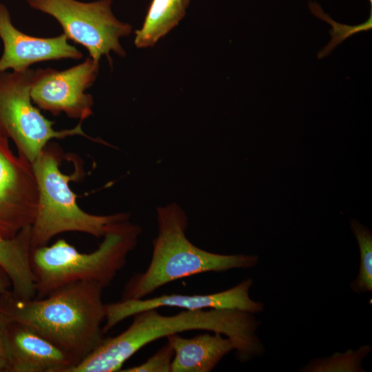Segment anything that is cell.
Listing matches in <instances>:
<instances>
[{"mask_svg":"<svg viewBox=\"0 0 372 372\" xmlns=\"http://www.w3.org/2000/svg\"><path fill=\"white\" fill-rule=\"evenodd\" d=\"M130 327L100 344L70 372H116L146 344L163 337L192 330L219 333L234 344L236 358L247 362L265 353L256 334L260 322L254 313L236 309H205L163 316L156 309L138 312Z\"/></svg>","mask_w":372,"mask_h":372,"instance_id":"cell-1","label":"cell"},{"mask_svg":"<svg viewBox=\"0 0 372 372\" xmlns=\"http://www.w3.org/2000/svg\"><path fill=\"white\" fill-rule=\"evenodd\" d=\"M103 289L96 282H76L44 298L29 300L17 298L10 291L6 294V309L12 322L47 339L69 355L76 366L104 338Z\"/></svg>","mask_w":372,"mask_h":372,"instance_id":"cell-2","label":"cell"},{"mask_svg":"<svg viewBox=\"0 0 372 372\" xmlns=\"http://www.w3.org/2000/svg\"><path fill=\"white\" fill-rule=\"evenodd\" d=\"M158 234L154 239L147 269L132 276L125 285L121 300L143 299L161 287L183 278L210 271L249 269L256 254H220L195 246L186 236L188 218L176 203L156 209Z\"/></svg>","mask_w":372,"mask_h":372,"instance_id":"cell-3","label":"cell"},{"mask_svg":"<svg viewBox=\"0 0 372 372\" xmlns=\"http://www.w3.org/2000/svg\"><path fill=\"white\" fill-rule=\"evenodd\" d=\"M141 227L129 220L118 223L90 253L79 251L65 239L32 250L30 265L35 280L34 298L76 282H96L104 288L113 281L137 245Z\"/></svg>","mask_w":372,"mask_h":372,"instance_id":"cell-4","label":"cell"},{"mask_svg":"<svg viewBox=\"0 0 372 372\" xmlns=\"http://www.w3.org/2000/svg\"><path fill=\"white\" fill-rule=\"evenodd\" d=\"M60 164L58 149L47 145L32 164L38 187L37 209L32 225V250L48 245L53 237L64 232H83L101 238L118 223L130 218L127 213L100 216L83 211L69 185L76 173L64 174Z\"/></svg>","mask_w":372,"mask_h":372,"instance_id":"cell-5","label":"cell"},{"mask_svg":"<svg viewBox=\"0 0 372 372\" xmlns=\"http://www.w3.org/2000/svg\"><path fill=\"white\" fill-rule=\"evenodd\" d=\"M33 70L0 73V130L15 144L18 154L31 164L53 138L81 135L91 139L78 125L56 131L54 122L46 118L33 105L30 90Z\"/></svg>","mask_w":372,"mask_h":372,"instance_id":"cell-6","label":"cell"},{"mask_svg":"<svg viewBox=\"0 0 372 372\" xmlns=\"http://www.w3.org/2000/svg\"><path fill=\"white\" fill-rule=\"evenodd\" d=\"M28 5L54 18L70 40L85 48L90 57L103 56L112 65L110 52L125 57L120 39L129 36L132 26L119 21L111 9L112 0L81 2L76 0H26Z\"/></svg>","mask_w":372,"mask_h":372,"instance_id":"cell-7","label":"cell"},{"mask_svg":"<svg viewBox=\"0 0 372 372\" xmlns=\"http://www.w3.org/2000/svg\"><path fill=\"white\" fill-rule=\"evenodd\" d=\"M99 71V61L90 56L61 71L50 68L34 70L30 90L32 103L54 116L63 112L83 121L93 114V98L85 91L96 81Z\"/></svg>","mask_w":372,"mask_h":372,"instance_id":"cell-8","label":"cell"},{"mask_svg":"<svg viewBox=\"0 0 372 372\" xmlns=\"http://www.w3.org/2000/svg\"><path fill=\"white\" fill-rule=\"evenodd\" d=\"M0 130V238H10L34 220L38 187L32 164L15 155Z\"/></svg>","mask_w":372,"mask_h":372,"instance_id":"cell-9","label":"cell"},{"mask_svg":"<svg viewBox=\"0 0 372 372\" xmlns=\"http://www.w3.org/2000/svg\"><path fill=\"white\" fill-rule=\"evenodd\" d=\"M247 278L227 290L205 295H163L152 298L121 300L105 304L106 315L103 327L104 333L123 320L134 314L162 307H178L189 311L205 309H236L254 314L262 312L265 304L252 300L249 291L253 285Z\"/></svg>","mask_w":372,"mask_h":372,"instance_id":"cell-10","label":"cell"},{"mask_svg":"<svg viewBox=\"0 0 372 372\" xmlns=\"http://www.w3.org/2000/svg\"><path fill=\"white\" fill-rule=\"evenodd\" d=\"M0 39L3 51L0 58V73L12 69L22 72L39 62L71 59L79 60L83 54L68 42L63 33L41 38L26 34L12 24L6 6L0 3Z\"/></svg>","mask_w":372,"mask_h":372,"instance_id":"cell-11","label":"cell"},{"mask_svg":"<svg viewBox=\"0 0 372 372\" xmlns=\"http://www.w3.org/2000/svg\"><path fill=\"white\" fill-rule=\"evenodd\" d=\"M9 372H69L75 366L64 351L28 327H8Z\"/></svg>","mask_w":372,"mask_h":372,"instance_id":"cell-12","label":"cell"},{"mask_svg":"<svg viewBox=\"0 0 372 372\" xmlns=\"http://www.w3.org/2000/svg\"><path fill=\"white\" fill-rule=\"evenodd\" d=\"M166 338L174 352L171 372H210L235 349L229 338L215 332L189 339L178 333Z\"/></svg>","mask_w":372,"mask_h":372,"instance_id":"cell-13","label":"cell"},{"mask_svg":"<svg viewBox=\"0 0 372 372\" xmlns=\"http://www.w3.org/2000/svg\"><path fill=\"white\" fill-rule=\"evenodd\" d=\"M32 225L10 238H0V266L8 275L12 293L17 298H34L35 280L30 265Z\"/></svg>","mask_w":372,"mask_h":372,"instance_id":"cell-14","label":"cell"},{"mask_svg":"<svg viewBox=\"0 0 372 372\" xmlns=\"http://www.w3.org/2000/svg\"><path fill=\"white\" fill-rule=\"evenodd\" d=\"M189 0H152L141 29L134 32L138 48L154 46L183 19Z\"/></svg>","mask_w":372,"mask_h":372,"instance_id":"cell-15","label":"cell"},{"mask_svg":"<svg viewBox=\"0 0 372 372\" xmlns=\"http://www.w3.org/2000/svg\"><path fill=\"white\" fill-rule=\"evenodd\" d=\"M351 229L360 250L358 274L350 284L351 289L356 293L372 291V233L358 220L352 219Z\"/></svg>","mask_w":372,"mask_h":372,"instance_id":"cell-16","label":"cell"},{"mask_svg":"<svg viewBox=\"0 0 372 372\" xmlns=\"http://www.w3.org/2000/svg\"><path fill=\"white\" fill-rule=\"evenodd\" d=\"M370 345L364 344L358 349H349L344 353H335L329 358L311 360L299 370L303 372H360L364 371L362 361L371 351Z\"/></svg>","mask_w":372,"mask_h":372,"instance_id":"cell-17","label":"cell"},{"mask_svg":"<svg viewBox=\"0 0 372 372\" xmlns=\"http://www.w3.org/2000/svg\"><path fill=\"white\" fill-rule=\"evenodd\" d=\"M309 7L311 12L318 18L329 23L332 26L329 30L331 37L330 42L318 53L319 59L327 56L334 48L342 43L345 39L351 35L362 32L369 31L372 28V14H371L366 22L355 25H348L340 24L333 21L328 14H324L320 6L316 3H310Z\"/></svg>","mask_w":372,"mask_h":372,"instance_id":"cell-18","label":"cell"},{"mask_svg":"<svg viewBox=\"0 0 372 372\" xmlns=\"http://www.w3.org/2000/svg\"><path fill=\"white\" fill-rule=\"evenodd\" d=\"M174 352L167 343L145 362L129 367L120 371L123 372H171L172 362Z\"/></svg>","mask_w":372,"mask_h":372,"instance_id":"cell-19","label":"cell"},{"mask_svg":"<svg viewBox=\"0 0 372 372\" xmlns=\"http://www.w3.org/2000/svg\"><path fill=\"white\" fill-rule=\"evenodd\" d=\"M6 294L0 293V372H9L8 327L12 321L6 309Z\"/></svg>","mask_w":372,"mask_h":372,"instance_id":"cell-20","label":"cell"},{"mask_svg":"<svg viewBox=\"0 0 372 372\" xmlns=\"http://www.w3.org/2000/svg\"><path fill=\"white\" fill-rule=\"evenodd\" d=\"M11 291V280L5 270L0 266V293H5Z\"/></svg>","mask_w":372,"mask_h":372,"instance_id":"cell-21","label":"cell"}]
</instances>
